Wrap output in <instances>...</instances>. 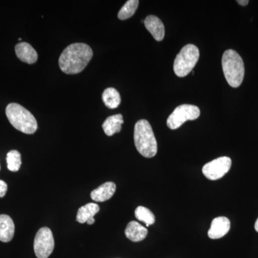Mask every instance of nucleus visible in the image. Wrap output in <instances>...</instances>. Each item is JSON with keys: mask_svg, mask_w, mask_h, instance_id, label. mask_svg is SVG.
Returning <instances> with one entry per match:
<instances>
[{"mask_svg": "<svg viewBox=\"0 0 258 258\" xmlns=\"http://www.w3.org/2000/svg\"><path fill=\"white\" fill-rule=\"evenodd\" d=\"M93 55L92 49L87 44H71L61 54L59 66L64 74H79L89 63Z\"/></svg>", "mask_w": 258, "mask_h": 258, "instance_id": "nucleus-1", "label": "nucleus"}, {"mask_svg": "<svg viewBox=\"0 0 258 258\" xmlns=\"http://www.w3.org/2000/svg\"><path fill=\"white\" fill-rule=\"evenodd\" d=\"M134 143L137 151L143 157L152 158L157 155L158 147L155 136L149 122L142 119L134 127Z\"/></svg>", "mask_w": 258, "mask_h": 258, "instance_id": "nucleus-2", "label": "nucleus"}, {"mask_svg": "<svg viewBox=\"0 0 258 258\" xmlns=\"http://www.w3.org/2000/svg\"><path fill=\"white\" fill-rule=\"evenodd\" d=\"M222 70L226 81L231 87L238 88L244 76V66L242 57L233 50L224 52L222 59Z\"/></svg>", "mask_w": 258, "mask_h": 258, "instance_id": "nucleus-3", "label": "nucleus"}, {"mask_svg": "<svg viewBox=\"0 0 258 258\" xmlns=\"http://www.w3.org/2000/svg\"><path fill=\"white\" fill-rule=\"evenodd\" d=\"M6 115L14 128L24 134H32L37 129V120L28 110L18 103H10L6 108Z\"/></svg>", "mask_w": 258, "mask_h": 258, "instance_id": "nucleus-4", "label": "nucleus"}, {"mask_svg": "<svg viewBox=\"0 0 258 258\" xmlns=\"http://www.w3.org/2000/svg\"><path fill=\"white\" fill-rule=\"evenodd\" d=\"M200 58V50L192 44L185 45L176 55L174 71L178 77L183 78L191 73Z\"/></svg>", "mask_w": 258, "mask_h": 258, "instance_id": "nucleus-5", "label": "nucleus"}, {"mask_svg": "<svg viewBox=\"0 0 258 258\" xmlns=\"http://www.w3.org/2000/svg\"><path fill=\"white\" fill-rule=\"evenodd\" d=\"M200 115V110L198 106L184 104L176 107L168 118L166 124L171 130H175L184 124L187 120L198 119Z\"/></svg>", "mask_w": 258, "mask_h": 258, "instance_id": "nucleus-6", "label": "nucleus"}, {"mask_svg": "<svg viewBox=\"0 0 258 258\" xmlns=\"http://www.w3.org/2000/svg\"><path fill=\"white\" fill-rule=\"evenodd\" d=\"M55 247V241L52 231L48 227H42L38 230L34 241V250L37 258H47Z\"/></svg>", "mask_w": 258, "mask_h": 258, "instance_id": "nucleus-7", "label": "nucleus"}, {"mask_svg": "<svg viewBox=\"0 0 258 258\" xmlns=\"http://www.w3.org/2000/svg\"><path fill=\"white\" fill-rule=\"evenodd\" d=\"M232 166L230 158L222 157L207 163L203 168V173L208 179L215 181L221 179L230 171Z\"/></svg>", "mask_w": 258, "mask_h": 258, "instance_id": "nucleus-8", "label": "nucleus"}, {"mask_svg": "<svg viewBox=\"0 0 258 258\" xmlns=\"http://www.w3.org/2000/svg\"><path fill=\"white\" fill-rule=\"evenodd\" d=\"M230 230V221L227 217H216L212 220L208 236L210 238L216 240L227 235Z\"/></svg>", "mask_w": 258, "mask_h": 258, "instance_id": "nucleus-9", "label": "nucleus"}, {"mask_svg": "<svg viewBox=\"0 0 258 258\" xmlns=\"http://www.w3.org/2000/svg\"><path fill=\"white\" fill-rule=\"evenodd\" d=\"M144 25L157 41H161L164 39L165 28L160 19L154 15H149L144 20Z\"/></svg>", "mask_w": 258, "mask_h": 258, "instance_id": "nucleus-10", "label": "nucleus"}, {"mask_svg": "<svg viewBox=\"0 0 258 258\" xmlns=\"http://www.w3.org/2000/svg\"><path fill=\"white\" fill-rule=\"evenodd\" d=\"M17 57L20 60L28 64H34L37 62V53L36 50L28 42H22L15 46Z\"/></svg>", "mask_w": 258, "mask_h": 258, "instance_id": "nucleus-11", "label": "nucleus"}, {"mask_svg": "<svg viewBox=\"0 0 258 258\" xmlns=\"http://www.w3.org/2000/svg\"><path fill=\"white\" fill-rule=\"evenodd\" d=\"M115 189H116V186L115 183L108 181L93 190L91 193V198L93 201L97 203H103L110 200L113 196Z\"/></svg>", "mask_w": 258, "mask_h": 258, "instance_id": "nucleus-12", "label": "nucleus"}, {"mask_svg": "<svg viewBox=\"0 0 258 258\" xmlns=\"http://www.w3.org/2000/svg\"><path fill=\"white\" fill-rule=\"evenodd\" d=\"M100 208L96 203H88L79 208L76 220L79 223L87 222L88 225H93L95 222L94 216L99 212Z\"/></svg>", "mask_w": 258, "mask_h": 258, "instance_id": "nucleus-13", "label": "nucleus"}, {"mask_svg": "<svg viewBox=\"0 0 258 258\" xmlns=\"http://www.w3.org/2000/svg\"><path fill=\"white\" fill-rule=\"evenodd\" d=\"M15 224L11 217L0 215V241L8 242L13 240L15 235Z\"/></svg>", "mask_w": 258, "mask_h": 258, "instance_id": "nucleus-14", "label": "nucleus"}, {"mask_svg": "<svg viewBox=\"0 0 258 258\" xmlns=\"http://www.w3.org/2000/svg\"><path fill=\"white\" fill-rule=\"evenodd\" d=\"M125 235L132 242H140L147 237L148 230L138 222L132 221L125 228Z\"/></svg>", "mask_w": 258, "mask_h": 258, "instance_id": "nucleus-15", "label": "nucleus"}, {"mask_svg": "<svg viewBox=\"0 0 258 258\" xmlns=\"http://www.w3.org/2000/svg\"><path fill=\"white\" fill-rule=\"evenodd\" d=\"M123 123V115L116 114L108 117L103 122L102 127H103L105 134L108 137H111L115 134L119 133L121 131V125Z\"/></svg>", "mask_w": 258, "mask_h": 258, "instance_id": "nucleus-16", "label": "nucleus"}, {"mask_svg": "<svg viewBox=\"0 0 258 258\" xmlns=\"http://www.w3.org/2000/svg\"><path fill=\"white\" fill-rule=\"evenodd\" d=\"M102 99L106 106L111 109L118 108L121 102L119 92L113 88H106L102 95Z\"/></svg>", "mask_w": 258, "mask_h": 258, "instance_id": "nucleus-17", "label": "nucleus"}, {"mask_svg": "<svg viewBox=\"0 0 258 258\" xmlns=\"http://www.w3.org/2000/svg\"><path fill=\"white\" fill-rule=\"evenodd\" d=\"M136 218L140 222H143L147 227L155 223V216L149 209L143 206H139L135 210Z\"/></svg>", "mask_w": 258, "mask_h": 258, "instance_id": "nucleus-18", "label": "nucleus"}, {"mask_svg": "<svg viewBox=\"0 0 258 258\" xmlns=\"http://www.w3.org/2000/svg\"><path fill=\"white\" fill-rule=\"evenodd\" d=\"M139 1L138 0H128L125 5L122 7L121 9L118 12V18L121 20H127L132 18L137 8H138Z\"/></svg>", "mask_w": 258, "mask_h": 258, "instance_id": "nucleus-19", "label": "nucleus"}, {"mask_svg": "<svg viewBox=\"0 0 258 258\" xmlns=\"http://www.w3.org/2000/svg\"><path fill=\"white\" fill-rule=\"evenodd\" d=\"M7 163L10 171H19L22 164L21 154L17 150L10 151L7 154Z\"/></svg>", "mask_w": 258, "mask_h": 258, "instance_id": "nucleus-20", "label": "nucleus"}, {"mask_svg": "<svg viewBox=\"0 0 258 258\" xmlns=\"http://www.w3.org/2000/svg\"><path fill=\"white\" fill-rule=\"evenodd\" d=\"M8 191V184L3 180H0V198H3Z\"/></svg>", "mask_w": 258, "mask_h": 258, "instance_id": "nucleus-21", "label": "nucleus"}, {"mask_svg": "<svg viewBox=\"0 0 258 258\" xmlns=\"http://www.w3.org/2000/svg\"><path fill=\"white\" fill-rule=\"evenodd\" d=\"M237 3L239 5H242V6H246V5H248L249 1L248 0H237Z\"/></svg>", "mask_w": 258, "mask_h": 258, "instance_id": "nucleus-22", "label": "nucleus"}, {"mask_svg": "<svg viewBox=\"0 0 258 258\" xmlns=\"http://www.w3.org/2000/svg\"><path fill=\"white\" fill-rule=\"evenodd\" d=\"M254 229L258 232V218L257 220H256L255 224H254Z\"/></svg>", "mask_w": 258, "mask_h": 258, "instance_id": "nucleus-23", "label": "nucleus"}]
</instances>
